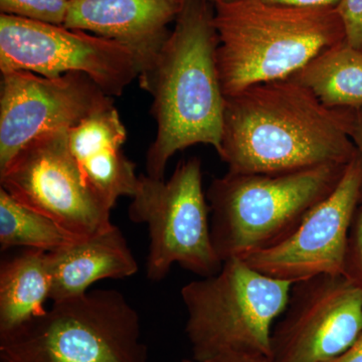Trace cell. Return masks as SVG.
Listing matches in <instances>:
<instances>
[{
    "label": "cell",
    "instance_id": "1",
    "mask_svg": "<svg viewBox=\"0 0 362 362\" xmlns=\"http://www.w3.org/2000/svg\"><path fill=\"white\" fill-rule=\"evenodd\" d=\"M351 114L328 108L292 78L252 85L226 98L218 156L233 173L346 165L357 153Z\"/></svg>",
    "mask_w": 362,
    "mask_h": 362
},
{
    "label": "cell",
    "instance_id": "2",
    "mask_svg": "<svg viewBox=\"0 0 362 362\" xmlns=\"http://www.w3.org/2000/svg\"><path fill=\"white\" fill-rule=\"evenodd\" d=\"M213 2L183 0L168 40L149 70L138 77L152 97L156 136L146 175L163 180L169 159L197 144L220 153L226 98L218 66Z\"/></svg>",
    "mask_w": 362,
    "mask_h": 362
},
{
    "label": "cell",
    "instance_id": "3",
    "mask_svg": "<svg viewBox=\"0 0 362 362\" xmlns=\"http://www.w3.org/2000/svg\"><path fill=\"white\" fill-rule=\"evenodd\" d=\"M218 66L226 98L252 85L290 78L345 40L337 7L214 0Z\"/></svg>",
    "mask_w": 362,
    "mask_h": 362
},
{
    "label": "cell",
    "instance_id": "4",
    "mask_svg": "<svg viewBox=\"0 0 362 362\" xmlns=\"http://www.w3.org/2000/svg\"><path fill=\"white\" fill-rule=\"evenodd\" d=\"M347 165V164H346ZM346 165L293 173H228L206 192L211 239L221 261L245 259L282 242L337 187Z\"/></svg>",
    "mask_w": 362,
    "mask_h": 362
},
{
    "label": "cell",
    "instance_id": "5",
    "mask_svg": "<svg viewBox=\"0 0 362 362\" xmlns=\"http://www.w3.org/2000/svg\"><path fill=\"white\" fill-rule=\"evenodd\" d=\"M4 362H149L138 312L122 293L94 290L0 334Z\"/></svg>",
    "mask_w": 362,
    "mask_h": 362
},
{
    "label": "cell",
    "instance_id": "6",
    "mask_svg": "<svg viewBox=\"0 0 362 362\" xmlns=\"http://www.w3.org/2000/svg\"><path fill=\"white\" fill-rule=\"evenodd\" d=\"M292 285L239 258L226 259L218 273L185 285L181 298L194 361L209 362L233 352L271 356L272 332Z\"/></svg>",
    "mask_w": 362,
    "mask_h": 362
},
{
    "label": "cell",
    "instance_id": "7",
    "mask_svg": "<svg viewBox=\"0 0 362 362\" xmlns=\"http://www.w3.org/2000/svg\"><path fill=\"white\" fill-rule=\"evenodd\" d=\"M131 199L130 221L148 228L146 275L150 281L163 280L173 264L201 278L221 270L223 262L211 239L201 159L180 161L168 180L139 175Z\"/></svg>",
    "mask_w": 362,
    "mask_h": 362
},
{
    "label": "cell",
    "instance_id": "8",
    "mask_svg": "<svg viewBox=\"0 0 362 362\" xmlns=\"http://www.w3.org/2000/svg\"><path fill=\"white\" fill-rule=\"evenodd\" d=\"M0 71H28L47 78L78 71L110 97L121 96L140 73L132 52L115 40L4 13Z\"/></svg>",
    "mask_w": 362,
    "mask_h": 362
},
{
    "label": "cell",
    "instance_id": "9",
    "mask_svg": "<svg viewBox=\"0 0 362 362\" xmlns=\"http://www.w3.org/2000/svg\"><path fill=\"white\" fill-rule=\"evenodd\" d=\"M0 185L16 201L78 239L114 226L111 207L83 180L69 147L68 131H52L28 143L0 170Z\"/></svg>",
    "mask_w": 362,
    "mask_h": 362
},
{
    "label": "cell",
    "instance_id": "10",
    "mask_svg": "<svg viewBox=\"0 0 362 362\" xmlns=\"http://www.w3.org/2000/svg\"><path fill=\"white\" fill-rule=\"evenodd\" d=\"M271 338L274 362H326L362 332V290L344 275H321L292 285Z\"/></svg>",
    "mask_w": 362,
    "mask_h": 362
},
{
    "label": "cell",
    "instance_id": "11",
    "mask_svg": "<svg viewBox=\"0 0 362 362\" xmlns=\"http://www.w3.org/2000/svg\"><path fill=\"white\" fill-rule=\"evenodd\" d=\"M113 104L112 97L86 74L47 78L28 71L2 73L0 170L40 136L69 131Z\"/></svg>",
    "mask_w": 362,
    "mask_h": 362
},
{
    "label": "cell",
    "instance_id": "12",
    "mask_svg": "<svg viewBox=\"0 0 362 362\" xmlns=\"http://www.w3.org/2000/svg\"><path fill=\"white\" fill-rule=\"evenodd\" d=\"M362 165L358 154L335 189L275 246L243 259L269 277L295 283L321 275H343L350 228L361 204Z\"/></svg>",
    "mask_w": 362,
    "mask_h": 362
},
{
    "label": "cell",
    "instance_id": "13",
    "mask_svg": "<svg viewBox=\"0 0 362 362\" xmlns=\"http://www.w3.org/2000/svg\"><path fill=\"white\" fill-rule=\"evenodd\" d=\"M183 0H71L66 28L85 30L127 47L139 76L156 61Z\"/></svg>",
    "mask_w": 362,
    "mask_h": 362
},
{
    "label": "cell",
    "instance_id": "14",
    "mask_svg": "<svg viewBox=\"0 0 362 362\" xmlns=\"http://www.w3.org/2000/svg\"><path fill=\"white\" fill-rule=\"evenodd\" d=\"M127 131L114 104L68 131L71 154L88 185L111 209L122 197H132L139 175L124 154Z\"/></svg>",
    "mask_w": 362,
    "mask_h": 362
},
{
    "label": "cell",
    "instance_id": "15",
    "mask_svg": "<svg viewBox=\"0 0 362 362\" xmlns=\"http://www.w3.org/2000/svg\"><path fill=\"white\" fill-rule=\"evenodd\" d=\"M47 261L52 302L84 294L98 281L131 277L138 271L134 255L116 226L47 252Z\"/></svg>",
    "mask_w": 362,
    "mask_h": 362
},
{
    "label": "cell",
    "instance_id": "16",
    "mask_svg": "<svg viewBox=\"0 0 362 362\" xmlns=\"http://www.w3.org/2000/svg\"><path fill=\"white\" fill-rule=\"evenodd\" d=\"M47 252L25 249L0 267V334L44 313L51 297Z\"/></svg>",
    "mask_w": 362,
    "mask_h": 362
},
{
    "label": "cell",
    "instance_id": "17",
    "mask_svg": "<svg viewBox=\"0 0 362 362\" xmlns=\"http://www.w3.org/2000/svg\"><path fill=\"white\" fill-rule=\"evenodd\" d=\"M290 78L328 108H362V51L345 40L319 52Z\"/></svg>",
    "mask_w": 362,
    "mask_h": 362
},
{
    "label": "cell",
    "instance_id": "18",
    "mask_svg": "<svg viewBox=\"0 0 362 362\" xmlns=\"http://www.w3.org/2000/svg\"><path fill=\"white\" fill-rule=\"evenodd\" d=\"M81 240L44 214L23 206L0 187V247L52 252Z\"/></svg>",
    "mask_w": 362,
    "mask_h": 362
},
{
    "label": "cell",
    "instance_id": "19",
    "mask_svg": "<svg viewBox=\"0 0 362 362\" xmlns=\"http://www.w3.org/2000/svg\"><path fill=\"white\" fill-rule=\"evenodd\" d=\"M71 0H0V11L37 23L65 25Z\"/></svg>",
    "mask_w": 362,
    "mask_h": 362
},
{
    "label": "cell",
    "instance_id": "20",
    "mask_svg": "<svg viewBox=\"0 0 362 362\" xmlns=\"http://www.w3.org/2000/svg\"><path fill=\"white\" fill-rule=\"evenodd\" d=\"M343 275L362 290V204L357 207L350 228Z\"/></svg>",
    "mask_w": 362,
    "mask_h": 362
},
{
    "label": "cell",
    "instance_id": "21",
    "mask_svg": "<svg viewBox=\"0 0 362 362\" xmlns=\"http://www.w3.org/2000/svg\"><path fill=\"white\" fill-rule=\"evenodd\" d=\"M337 9L347 44L362 51V0H340Z\"/></svg>",
    "mask_w": 362,
    "mask_h": 362
},
{
    "label": "cell",
    "instance_id": "22",
    "mask_svg": "<svg viewBox=\"0 0 362 362\" xmlns=\"http://www.w3.org/2000/svg\"><path fill=\"white\" fill-rule=\"evenodd\" d=\"M223 1H237V0H223ZM247 1L262 2V4H278V6L299 7H337L340 0H247Z\"/></svg>",
    "mask_w": 362,
    "mask_h": 362
},
{
    "label": "cell",
    "instance_id": "23",
    "mask_svg": "<svg viewBox=\"0 0 362 362\" xmlns=\"http://www.w3.org/2000/svg\"><path fill=\"white\" fill-rule=\"evenodd\" d=\"M350 135H351L352 141H354V146H356L362 165V108L352 111ZM361 204H362V185Z\"/></svg>",
    "mask_w": 362,
    "mask_h": 362
},
{
    "label": "cell",
    "instance_id": "24",
    "mask_svg": "<svg viewBox=\"0 0 362 362\" xmlns=\"http://www.w3.org/2000/svg\"><path fill=\"white\" fill-rule=\"evenodd\" d=\"M209 362H274L271 356H265V354H223L211 359Z\"/></svg>",
    "mask_w": 362,
    "mask_h": 362
},
{
    "label": "cell",
    "instance_id": "25",
    "mask_svg": "<svg viewBox=\"0 0 362 362\" xmlns=\"http://www.w3.org/2000/svg\"><path fill=\"white\" fill-rule=\"evenodd\" d=\"M326 362H362V332L344 352Z\"/></svg>",
    "mask_w": 362,
    "mask_h": 362
},
{
    "label": "cell",
    "instance_id": "26",
    "mask_svg": "<svg viewBox=\"0 0 362 362\" xmlns=\"http://www.w3.org/2000/svg\"><path fill=\"white\" fill-rule=\"evenodd\" d=\"M180 362H197L195 361H190V359H182V361Z\"/></svg>",
    "mask_w": 362,
    "mask_h": 362
},
{
    "label": "cell",
    "instance_id": "27",
    "mask_svg": "<svg viewBox=\"0 0 362 362\" xmlns=\"http://www.w3.org/2000/svg\"><path fill=\"white\" fill-rule=\"evenodd\" d=\"M207 1L213 2V1H214V0H207Z\"/></svg>",
    "mask_w": 362,
    "mask_h": 362
}]
</instances>
